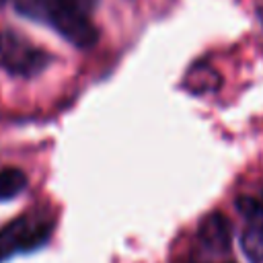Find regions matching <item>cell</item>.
Masks as SVG:
<instances>
[{"mask_svg": "<svg viewBox=\"0 0 263 263\" xmlns=\"http://www.w3.org/2000/svg\"><path fill=\"white\" fill-rule=\"evenodd\" d=\"M0 64L14 76H35L51 64V53L12 29H0Z\"/></svg>", "mask_w": 263, "mask_h": 263, "instance_id": "1", "label": "cell"}, {"mask_svg": "<svg viewBox=\"0 0 263 263\" xmlns=\"http://www.w3.org/2000/svg\"><path fill=\"white\" fill-rule=\"evenodd\" d=\"M53 230L51 220L41 216H23L0 230V263L14 253H29L43 247Z\"/></svg>", "mask_w": 263, "mask_h": 263, "instance_id": "2", "label": "cell"}, {"mask_svg": "<svg viewBox=\"0 0 263 263\" xmlns=\"http://www.w3.org/2000/svg\"><path fill=\"white\" fill-rule=\"evenodd\" d=\"M43 18L76 47H92L99 39V29L92 25L88 14L76 10H51L43 14Z\"/></svg>", "mask_w": 263, "mask_h": 263, "instance_id": "3", "label": "cell"}, {"mask_svg": "<svg viewBox=\"0 0 263 263\" xmlns=\"http://www.w3.org/2000/svg\"><path fill=\"white\" fill-rule=\"evenodd\" d=\"M197 240L199 245L210 251V253H226L230 249L232 242V226L230 220L220 214V212H212L208 214L197 228Z\"/></svg>", "mask_w": 263, "mask_h": 263, "instance_id": "4", "label": "cell"}, {"mask_svg": "<svg viewBox=\"0 0 263 263\" xmlns=\"http://www.w3.org/2000/svg\"><path fill=\"white\" fill-rule=\"evenodd\" d=\"M236 210L247 218V222H249L247 228L263 236V189L257 197H251V195L238 197L236 199Z\"/></svg>", "mask_w": 263, "mask_h": 263, "instance_id": "5", "label": "cell"}, {"mask_svg": "<svg viewBox=\"0 0 263 263\" xmlns=\"http://www.w3.org/2000/svg\"><path fill=\"white\" fill-rule=\"evenodd\" d=\"M185 84L189 86L191 92H210V90H214L220 84V76L210 66L199 64V66H193L187 72Z\"/></svg>", "mask_w": 263, "mask_h": 263, "instance_id": "6", "label": "cell"}, {"mask_svg": "<svg viewBox=\"0 0 263 263\" xmlns=\"http://www.w3.org/2000/svg\"><path fill=\"white\" fill-rule=\"evenodd\" d=\"M27 187V175L16 166L0 168V201L16 197Z\"/></svg>", "mask_w": 263, "mask_h": 263, "instance_id": "7", "label": "cell"}, {"mask_svg": "<svg viewBox=\"0 0 263 263\" xmlns=\"http://www.w3.org/2000/svg\"><path fill=\"white\" fill-rule=\"evenodd\" d=\"M259 18H261V23H263V8L259 10Z\"/></svg>", "mask_w": 263, "mask_h": 263, "instance_id": "8", "label": "cell"}, {"mask_svg": "<svg viewBox=\"0 0 263 263\" xmlns=\"http://www.w3.org/2000/svg\"><path fill=\"white\" fill-rule=\"evenodd\" d=\"M4 2H6V0H0V4H4Z\"/></svg>", "mask_w": 263, "mask_h": 263, "instance_id": "9", "label": "cell"}]
</instances>
